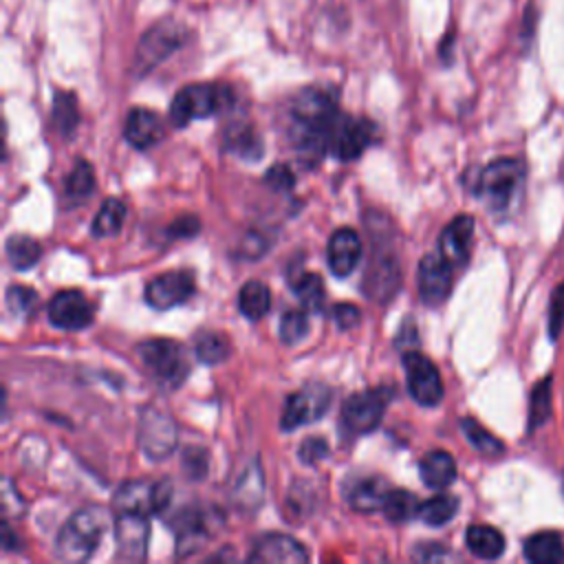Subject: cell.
Returning <instances> with one entry per match:
<instances>
[{
  "label": "cell",
  "instance_id": "cell-1",
  "mask_svg": "<svg viewBox=\"0 0 564 564\" xmlns=\"http://www.w3.org/2000/svg\"><path fill=\"white\" fill-rule=\"evenodd\" d=\"M339 117L335 93L326 88L302 90L291 106V145L306 165L319 163L330 150V132Z\"/></svg>",
  "mask_w": 564,
  "mask_h": 564
},
{
  "label": "cell",
  "instance_id": "cell-2",
  "mask_svg": "<svg viewBox=\"0 0 564 564\" xmlns=\"http://www.w3.org/2000/svg\"><path fill=\"white\" fill-rule=\"evenodd\" d=\"M110 527V513L99 505H88L75 511L57 533L55 553L64 562H86L99 546L106 529Z\"/></svg>",
  "mask_w": 564,
  "mask_h": 564
},
{
  "label": "cell",
  "instance_id": "cell-3",
  "mask_svg": "<svg viewBox=\"0 0 564 564\" xmlns=\"http://www.w3.org/2000/svg\"><path fill=\"white\" fill-rule=\"evenodd\" d=\"M524 178L522 163L516 159H496L478 176L476 194L494 212H507L520 194Z\"/></svg>",
  "mask_w": 564,
  "mask_h": 564
},
{
  "label": "cell",
  "instance_id": "cell-4",
  "mask_svg": "<svg viewBox=\"0 0 564 564\" xmlns=\"http://www.w3.org/2000/svg\"><path fill=\"white\" fill-rule=\"evenodd\" d=\"M231 104V90L223 84H189L176 93L170 106V121L185 128L194 119H207Z\"/></svg>",
  "mask_w": 564,
  "mask_h": 564
},
{
  "label": "cell",
  "instance_id": "cell-5",
  "mask_svg": "<svg viewBox=\"0 0 564 564\" xmlns=\"http://www.w3.org/2000/svg\"><path fill=\"white\" fill-rule=\"evenodd\" d=\"M137 355L150 375L167 390L178 388L189 375L187 350L174 339H148L137 346Z\"/></svg>",
  "mask_w": 564,
  "mask_h": 564
},
{
  "label": "cell",
  "instance_id": "cell-6",
  "mask_svg": "<svg viewBox=\"0 0 564 564\" xmlns=\"http://www.w3.org/2000/svg\"><path fill=\"white\" fill-rule=\"evenodd\" d=\"M172 498L170 480H130L115 494L112 507L117 513H141L156 516L161 513Z\"/></svg>",
  "mask_w": 564,
  "mask_h": 564
},
{
  "label": "cell",
  "instance_id": "cell-7",
  "mask_svg": "<svg viewBox=\"0 0 564 564\" xmlns=\"http://www.w3.org/2000/svg\"><path fill=\"white\" fill-rule=\"evenodd\" d=\"M330 388L326 383H306L293 394H289L282 416H280V427L284 432H293L302 425H308L326 414L330 408Z\"/></svg>",
  "mask_w": 564,
  "mask_h": 564
},
{
  "label": "cell",
  "instance_id": "cell-8",
  "mask_svg": "<svg viewBox=\"0 0 564 564\" xmlns=\"http://www.w3.org/2000/svg\"><path fill=\"white\" fill-rule=\"evenodd\" d=\"M176 423L174 419L154 408H143L139 416V447L150 460H165L176 449Z\"/></svg>",
  "mask_w": 564,
  "mask_h": 564
},
{
  "label": "cell",
  "instance_id": "cell-9",
  "mask_svg": "<svg viewBox=\"0 0 564 564\" xmlns=\"http://www.w3.org/2000/svg\"><path fill=\"white\" fill-rule=\"evenodd\" d=\"M386 405H388L386 390L355 392L341 405V427L352 436L368 434L379 427Z\"/></svg>",
  "mask_w": 564,
  "mask_h": 564
},
{
  "label": "cell",
  "instance_id": "cell-10",
  "mask_svg": "<svg viewBox=\"0 0 564 564\" xmlns=\"http://www.w3.org/2000/svg\"><path fill=\"white\" fill-rule=\"evenodd\" d=\"M185 40V29L176 22L154 24L139 42L134 66L139 75H145L156 64H161L167 55H172Z\"/></svg>",
  "mask_w": 564,
  "mask_h": 564
},
{
  "label": "cell",
  "instance_id": "cell-11",
  "mask_svg": "<svg viewBox=\"0 0 564 564\" xmlns=\"http://www.w3.org/2000/svg\"><path fill=\"white\" fill-rule=\"evenodd\" d=\"M403 366L408 375V390L410 397L425 408H434L443 399V381L438 375V368L421 352L405 350L403 352Z\"/></svg>",
  "mask_w": 564,
  "mask_h": 564
},
{
  "label": "cell",
  "instance_id": "cell-12",
  "mask_svg": "<svg viewBox=\"0 0 564 564\" xmlns=\"http://www.w3.org/2000/svg\"><path fill=\"white\" fill-rule=\"evenodd\" d=\"M375 139V123L361 117L341 115L337 117L333 132H330V154L339 161H355L359 159L366 148Z\"/></svg>",
  "mask_w": 564,
  "mask_h": 564
},
{
  "label": "cell",
  "instance_id": "cell-13",
  "mask_svg": "<svg viewBox=\"0 0 564 564\" xmlns=\"http://www.w3.org/2000/svg\"><path fill=\"white\" fill-rule=\"evenodd\" d=\"M194 291H196L194 275L189 271L178 269V271H165V273L152 278L145 284L143 295L152 308L167 311L172 306L183 304Z\"/></svg>",
  "mask_w": 564,
  "mask_h": 564
},
{
  "label": "cell",
  "instance_id": "cell-14",
  "mask_svg": "<svg viewBox=\"0 0 564 564\" xmlns=\"http://www.w3.org/2000/svg\"><path fill=\"white\" fill-rule=\"evenodd\" d=\"M419 295L427 306H438L447 300L452 291V264L443 258V253H427L419 262L416 271Z\"/></svg>",
  "mask_w": 564,
  "mask_h": 564
},
{
  "label": "cell",
  "instance_id": "cell-15",
  "mask_svg": "<svg viewBox=\"0 0 564 564\" xmlns=\"http://www.w3.org/2000/svg\"><path fill=\"white\" fill-rule=\"evenodd\" d=\"M48 322L62 330H82L93 322V304L77 289H64L48 302Z\"/></svg>",
  "mask_w": 564,
  "mask_h": 564
},
{
  "label": "cell",
  "instance_id": "cell-16",
  "mask_svg": "<svg viewBox=\"0 0 564 564\" xmlns=\"http://www.w3.org/2000/svg\"><path fill=\"white\" fill-rule=\"evenodd\" d=\"M150 538L148 516L141 513H117L115 520V540H117V557L128 562H139L145 557Z\"/></svg>",
  "mask_w": 564,
  "mask_h": 564
},
{
  "label": "cell",
  "instance_id": "cell-17",
  "mask_svg": "<svg viewBox=\"0 0 564 564\" xmlns=\"http://www.w3.org/2000/svg\"><path fill=\"white\" fill-rule=\"evenodd\" d=\"M361 238L357 236L355 229L350 227H341L335 229L333 236L328 238V247H326V262L333 275L337 278H346L355 271V267L361 260Z\"/></svg>",
  "mask_w": 564,
  "mask_h": 564
},
{
  "label": "cell",
  "instance_id": "cell-18",
  "mask_svg": "<svg viewBox=\"0 0 564 564\" xmlns=\"http://www.w3.org/2000/svg\"><path fill=\"white\" fill-rule=\"evenodd\" d=\"M249 560L251 562H278V564L293 562V564H297V562H306L308 553L302 542H297L295 538H291L286 533H267L253 542Z\"/></svg>",
  "mask_w": 564,
  "mask_h": 564
},
{
  "label": "cell",
  "instance_id": "cell-19",
  "mask_svg": "<svg viewBox=\"0 0 564 564\" xmlns=\"http://www.w3.org/2000/svg\"><path fill=\"white\" fill-rule=\"evenodd\" d=\"M163 121L154 110L148 108H132L123 123L126 141L137 150H148L163 139Z\"/></svg>",
  "mask_w": 564,
  "mask_h": 564
},
{
  "label": "cell",
  "instance_id": "cell-20",
  "mask_svg": "<svg viewBox=\"0 0 564 564\" xmlns=\"http://www.w3.org/2000/svg\"><path fill=\"white\" fill-rule=\"evenodd\" d=\"M474 236V218L456 216L438 238V251L452 267H463L469 258V245Z\"/></svg>",
  "mask_w": 564,
  "mask_h": 564
},
{
  "label": "cell",
  "instance_id": "cell-21",
  "mask_svg": "<svg viewBox=\"0 0 564 564\" xmlns=\"http://www.w3.org/2000/svg\"><path fill=\"white\" fill-rule=\"evenodd\" d=\"M174 527H176V553L178 557H187L189 553L200 549V544L209 538L212 522L207 513L196 509H185L181 513L178 524Z\"/></svg>",
  "mask_w": 564,
  "mask_h": 564
},
{
  "label": "cell",
  "instance_id": "cell-22",
  "mask_svg": "<svg viewBox=\"0 0 564 564\" xmlns=\"http://www.w3.org/2000/svg\"><path fill=\"white\" fill-rule=\"evenodd\" d=\"M399 289V267L394 258H377L372 260L366 278H364V291L366 295L375 297L377 302H388L394 291Z\"/></svg>",
  "mask_w": 564,
  "mask_h": 564
},
{
  "label": "cell",
  "instance_id": "cell-23",
  "mask_svg": "<svg viewBox=\"0 0 564 564\" xmlns=\"http://www.w3.org/2000/svg\"><path fill=\"white\" fill-rule=\"evenodd\" d=\"M388 494H390V485L381 476H366L348 489L346 498L355 511L372 513L377 509H383Z\"/></svg>",
  "mask_w": 564,
  "mask_h": 564
},
{
  "label": "cell",
  "instance_id": "cell-24",
  "mask_svg": "<svg viewBox=\"0 0 564 564\" xmlns=\"http://www.w3.org/2000/svg\"><path fill=\"white\" fill-rule=\"evenodd\" d=\"M419 476L430 489H445L456 480V463L449 452L432 449L419 460Z\"/></svg>",
  "mask_w": 564,
  "mask_h": 564
},
{
  "label": "cell",
  "instance_id": "cell-25",
  "mask_svg": "<svg viewBox=\"0 0 564 564\" xmlns=\"http://www.w3.org/2000/svg\"><path fill=\"white\" fill-rule=\"evenodd\" d=\"M465 544L476 557L496 560L505 551V535L489 524H471L465 533Z\"/></svg>",
  "mask_w": 564,
  "mask_h": 564
},
{
  "label": "cell",
  "instance_id": "cell-26",
  "mask_svg": "<svg viewBox=\"0 0 564 564\" xmlns=\"http://www.w3.org/2000/svg\"><path fill=\"white\" fill-rule=\"evenodd\" d=\"M225 148L245 161H258L264 152L262 139L249 123H234L225 132Z\"/></svg>",
  "mask_w": 564,
  "mask_h": 564
},
{
  "label": "cell",
  "instance_id": "cell-27",
  "mask_svg": "<svg viewBox=\"0 0 564 564\" xmlns=\"http://www.w3.org/2000/svg\"><path fill=\"white\" fill-rule=\"evenodd\" d=\"M238 308L251 322H258L260 317H264L269 313V308H271V291H269V286L264 282H260V280L245 282L240 293H238Z\"/></svg>",
  "mask_w": 564,
  "mask_h": 564
},
{
  "label": "cell",
  "instance_id": "cell-28",
  "mask_svg": "<svg viewBox=\"0 0 564 564\" xmlns=\"http://www.w3.org/2000/svg\"><path fill=\"white\" fill-rule=\"evenodd\" d=\"M4 247H7V260L15 271H29L42 258V245L26 234H13Z\"/></svg>",
  "mask_w": 564,
  "mask_h": 564
},
{
  "label": "cell",
  "instance_id": "cell-29",
  "mask_svg": "<svg viewBox=\"0 0 564 564\" xmlns=\"http://www.w3.org/2000/svg\"><path fill=\"white\" fill-rule=\"evenodd\" d=\"M524 555L527 560L535 562V564H553L560 562L564 557V544L562 538L553 531H542L531 535L524 542Z\"/></svg>",
  "mask_w": 564,
  "mask_h": 564
},
{
  "label": "cell",
  "instance_id": "cell-30",
  "mask_svg": "<svg viewBox=\"0 0 564 564\" xmlns=\"http://www.w3.org/2000/svg\"><path fill=\"white\" fill-rule=\"evenodd\" d=\"M229 348H231V344L225 337V333H220V330H200L194 341V352H196L198 361H203L207 366L223 364L229 357Z\"/></svg>",
  "mask_w": 564,
  "mask_h": 564
},
{
  "label": "cell",
  "instance_id": "cell-31",
  "mask_svg": "<svg viewBox=\"0 0 564 564\" xmlns=\"http://www.w3.org/2000/svg\"><path fill=\"white\" fill-rule=\"evenodd\" d=\"M291 289L300 297V302L306 311H322L324 300H326V289H324V282L317 273L300 271L291 280Z\"/></svg>",
  "mask_w": 564,
  "mask_h": 564
},
{
  "label": "cell",
  "instance_id": "cell-32",
  "mask_svg": "<svg viewBox=\"0 0 564 564\" xmlns=\"http://www.w3.org/2000/svg\"><path fill=\"white\" fill-rule=\"evenodd\" d=\"M126 220V207L119 198H106L99 207V212L95 214L93 218V236L95 238H108V236H115L119 234L121 225Z\"/></svg>",
  "mask_w": 564,
  "mask_h": 564
},
{
  "label": "cell",
  "instance_id": "cell-33",
  "mask_svg": "<svg viewBox=\"0 0 564 564\" xmlns=\"http://www.w3.org/2000/svg\"><path fill=\"white\" fill-rule=\"evenodd\" d=\"M458 511V498L452 494H436L430 500L421 502L419 518L430 527L447 524Z\"/></svg>",
  "mask_w": 564,
  "mask_h": 564
},
{
  "label": "cell",
  "instance_id": "cell-34",
  "mask_svg": "<svg viewBox=\"0 0 564 564\" xmlns=\"http://www.w3.org/2000/svg\"><path fill=\"white\" fill-rule=\"evenodd\" d=\"M95 189V170L88 161L79 159L73 170L68 172L66 176V183H64V194L66 198H70L73 203H79L84 198H88Z\"/></svg>",
  "mask_w": 564,
  "mask_h": 564
},
{
  "label": "cell",
  "instance_id": "cell-35",
  "mask_svg": "<svg viewBox=\"0 0 564 564\" xmlns=\"http://www.w3.org/2000/svg\"><path fill=\"white\" fill-rule=\"evenodd\" d=\"M419 507L421 502L416 500V496L412 491H405V489H390L386 502H383V516L390 520V522H408L412 520L414 516L419 518Z\"/></svg>",
  "mask_w": 564,
  "mask_h": 564
},
{
  "label": "cell",
  "instance_id": "cell-36",
  "mask_svg": "<svg viewBox=\"0 0 564 564\" xmlns=\"http://www.w3.org/2000/svg\"><path fill=\"white\" fill-rule=\"evenodd\" d=\"M53 123L59 134L70 137L79 123V108L73 93L57 90L53 97Z\"/></svg>",
  "mask_w": 564,
  "mask_h": 564
},
{
  "label": "cell",
  "instance_id": "cell-37",
  "mask_svg": "<svg viewBox=\"0 0 564 564\" xmlns=\"http://www.w3.org/2000/svg\"><path fill=\"white\" fill-rule=\"evenodd\" d=\"M460 430H463L465 438L471 443V447H476L482 456L496 458V456H500L505 452V445L489 430H485L478 421L463 419L460 421Z\"/></svg>",
  "mask_w": 564,
  "mask_h": 564
},
{
  "label": "cell",
  "instance_id": "cell-38",
  "mask_svg": "<svg viewBox=\"0 0 564 564\" xmlns=\"http://www.w3.org/2000/svg\"><path fill=\"white\" fill-rule=\"evenodd\" d=\"M308 333V315L302 308H291L280 319V339L289 346L304 339Z\"/></svg>",
  "mask_w": 564,
  "mask_h": 564
},
{
  "label": "cell",
  "instance_id": "cell-39",
  "mask_svg": "<svg viewBox=\"0 0 564 564\" xmlns=\"http://www.w3.org/2000/svg\"><path fill=\"white\" fill-rule=\"evenodd\" d=\"M7 308L13 317H29L37 308V293L31 286L13 284L7 289Z\"/></svg>",
  "mask_w": 564,
  "mask_h": 564
},
{
  "label": "cell",
  "instance_id": "cell-40",
  "mask_svg": "<svg viewBox=\"0 0 564 564\" xmlns=\"http://www.w3.org/2000/svg\"><path fill=\"white\" fill-rule=\"evenodd\" d=\"M549 414H551V381L542 379L540 383H535V388L531 392V405H529L531 427L542 425Z\"/></svg>",
  "mask_w": 564,
  "mask_h": 564
},
{
  "label": "cell",
  "instance_id": "cell-41",
  "mask_svg": "<svg viewBox=\"0 0 564 564\" xmlns=\"http://www.w3.org/2000/svg\"><path fill=\"white\" fill-rule=\"evenodd\" d=\"M326 454H328V445H326V441H324L322 436H308V438L300 445V449H297L300 460L306 463V465L319 463Z\"/></svg>",
  "mask_w": 564,
  "mask_h": 564
},
{
  "label": "cell",
  "instance_id": "cell-42",
  "mask_svg": "<svg viewBox=\"0 0 564 564\" xmlns=\"http://www.w3.org/2000/svg\"><path fill=\"white\" fill-rule=\"evenodd\" d=\"M564 324V284L557 286L551 295V306H549V333L555 339L562 330Z\"/></svg>",
  "mask_w": 564,
  "mask_h": 564
},
{
  "label": "cell",
  "instance_id": "cell-43",
  "mask_svg": "<svg viewBox=\"0 0 564 564\" xmlns=\"http://www.w3.org/2000/svg\"><path fill=\"white\" fill-rule=\"evenodd\" d=\"M330 313H333L335 324H337L341 330H350V328H355V326L359 324V317H361L359 308H357L355 304H346V302L335 304Z\"/></svg>",
  "mask_w": 564,
  "mask_h": 564
},
{
  "label": "cell",
  "instance_id": "cell-44",
  "mask_svg": "<svg viewBox=\"0 0 564 564\" xmlns=\"http://www.w3.org/2000/svg\"><path fill=\"white\" fill-rule=\"evenodd\" d=\"M264 181H267L273 189L284 192V189H291V187H293L295 176H293V172H291L286 165H273V167L267 172Z\"/></svg>",
  "mask_w": 564,
  "mask_h": 564
},
{
  "label": "cell",
  "instance_id": "cell-45",
  "mask_svg": "<svg viewBox=\"0 0 564 564\" xmlns=\"http://www.w3.org/2000/svg\"><path fill=\"white\" fill-rule=\"evenodd\" d=\"M185 469L189 474V478H203V474L207 471V456L203 449H187L185 454Z\"/></svg>",
  "mask_w": 564,
  "mask_h": 564
},
{
  "label": "cell",
  "instance_id": "cell-46",
  "mask_svg": "<svg viewBox=\"0 0 564 564\" xmlns=\"http://www.w3.org/2000/svg\"><path fill=\"white\" fill-rule=\"evenodd\" d=\"M198 231V220L194 216H181L176 223L170 225V236L176 238H187Z\"/></svg>",
  "mask_w": 564,
  "mask_h": 564
}]
</instances>
